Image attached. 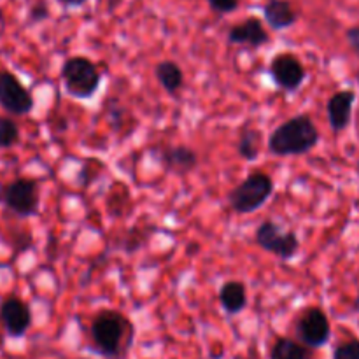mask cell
Masks as SVG:
<instances>
[{
	"label": "cell",
	"instance_id": "obj_21",
	"mask_svg": "<svg viewBox=\"0 0 359 359\" xmlns=\"http://www.w3.org/2000/svg\"><path fill=\"white\" fill-rule=\"evenodd\" d=\"M333 359H359V340H347L333 351Z\"/></svg>",
	"mask_w": 359,
	"mask_h": 359
},
{
	"label": "cell",
	"instance_id": "obj_7",
	"mask_svg": "<svg viewBox=\"0 0 359 359\" xmlns=\"http://www.w3.org/2000/svg\"><path fill=\"white\" fill-rule=\"evenodd\" d=\"M269 76L279 90L287 91V93H294L305 83L307 70H305L304 63L300 62L298 56H294L290 51H284L270 60Z\"/></svg>",
	"mask_w": 359,
	"mask_h": 359
},
{
	"label": "cell",
	"instance_id": "obj_30",
	"mask_svg": "<svg viewBox=\"0 0 359 359\" xmlns=\"http://www.w3.org/2000/svg\"><path fill=\"white\" fill-rule=\"evenodd\" d=\"M358 81H359V74H358Z\"/></svg>",
	"mask_w": 359,
	"mask_h": 359
},
{
	"label": "cell",
	"instance_id": "obj_1",
	"mask_svg": "<svg viewBox=\"0 0 359 359\" xmlns=\"http://www.w3.org/2000/svg\"><path fill=\"white\" fill-rule=\"evenodd\" d=\"M93 349L107 359H123L135 340V328L123 312L105 309L93 318L90 326Z\"/></svg>",
	"mask_w": 359,
	"mask_h": 359
},
{
	"label": "cell",
	"instance_id": "obj_28",
	"mask_svg": "<svg viewBox=\"0 0 359 359\" xmlns=\"http://www.w3.org/2000/svg\"><path fill=\"white\" fill-rule=\"evenodd\" d=\"M353 309H354V312H359V293H358L356 300H354V305H353Z\"/></svg>",
	"mask_w": 359,
	"mask_h": 359
},
{
	"label": "cell",
	"instance_id": "obj_25",
	"mask_svg": "<svg viewBox=\"0 0 359 359\" xmlns=\"http://www.w3.org/2000/svg\"><path fill=\"white\" fill-rule=\"evenodd\" d=\"M346 39L349 42L351 49L354 51V55L359 56V27H351L349 30L346 32Z\"/></svg>",
	"mask_w": 359,
	"mask_h": 359
},
{
	"label": "cell",
	"instance_id": "obj_2",
	"mask_svg": "<svg viewBox=\"0 0 359 359\" xmlns=\"http://www.w3.org/2000/svg\"><path fill=\"white\" fill-rule=\"evenodd\" d=\"M319 130L309 114H298L272 130L266 147L276 156H302L319 144Z\"/></svg>",
	"mask_w": 359,
	"mask_h": 359
},
{
	"label": "cell",
	"instance_id": "obj_12",
	"mask_svg": "<svg viewBox=\"0 0 359 359\" xmlns=\"http://www.w3.org/2000/svg\"><path fill=\"white\" fill-rule=\"evenodd\" d=\"M354 102H356V93L353 90H340L328 98L326 114H328L330 128L335 133L344 132L351 125Z\"/></svg>",
	"mask_w": 359,
	"mask_h": 359
},
{
	"label": "cell",
	"instance_id": "obj_13",
	"mask_svg": "<svg viewBox=\"0 0 359 359\" xmlns=\"http://www.w3.org/2000/svg\"><path fill=\"white\" fill-rule=\"evenodd\" d=\"M158 161L167 172L175 175H188L198 167V154L189 146H167L160 151Z\"/></svg>",
	"mask_w": 359,
	"mask_h": 359
},
{
	"label": "cell",
	"instance_id": "obj_23",
	"mask_svg": "<svg viewBox=\"0 0 359 359\" xmlns=\"http://www.w3.org/2000/svg\"><path fill=\"white\" fill-rule=\"evenodd\" d=\"M207 4L210 6V9L217 14H230L233 11L238 9V4L241 0H207Z\"/></svg>",
	"mask_w": 359,
	"mask_h": 359
},
{
	"label": "cell",
	"instance_id": "obj_10",
	"mask_svg": "<svg viewBox=\"0 0 359 359\" xmlns=\"http://www.w3.org/2000/svg\"><path fill=\"white\" fill-rule=\"evenodd\" d=\"M0 321L11 339H21L32 326L30 305L18 297H9L0 304Z\"/></svg>",
	"mask_w": 359,
	"mask_h": 359
},
{
	"label": "cell",
	"instance_id": "obj_8",
	"mask_svg": "<svg viewBox=\"0 0 359 359\" xmlns=\"http://www.w3.org/2000/svg\"><path fill=\"white\" fill-rule=\"evenodd\" d=\"M0 107L13 116H27L35 107L34 95L9 70H0Z\"/></svg>",
	"mask_w": 359,
	"mask_h": 359
},
{
	"label": "cell",
	"instance_id": "obj_9",
	"mask_svg": "<svg viewBox=\"0 0 359 359\" xmlns=\"http://www.w3.org/2000/svg\"><path fill=\"white\" fill-rule=\"evenodd\" d=\"M297 335L304 346L319 349L332 339V325L328 316L319 307H309L297 321Z\"/></svg>",
	"mask_w": 359,
	"mask_h": 359
},
{
	"label": "cell",
	"instance_id": "obj_29",
	"mask_svg": "<svg viewBox=\"0 0 359 359\" xmlns=\"http://www.w3.org/2000/svg\"><path fill=\"white\" fill-rule=\"evenodd\" d=\"M2 346H4V339H2V335H0V351H2Z\"/></svg>",
	"mask_w": 359,
	"mask_h": 359
},
{
	"label": "cell",
	"instance_id": "obj_24",
	"mask_svg": "<svg viewBox=\"0 0 359 359\" xmlns=\"http://www.w3.org/2000/svg\"><path fill=\"white\" fill-rule=\"evenodd\" d=\"M123 114H125V107H107V118L111 121L112 128L119 130V126L123 125Z\"/></svg>",
	"mask_w": 359,
	"mask_h": 359
},
{
	"label": "cell",
	"instance_id": "obj_22",
	"mask_svg": "<svg viewBox=\"0 0 359 359\" xmlns=\"http://www.w3.org/2000/svg\"><path fill=\"white\" fill-rule=\"evenodd\" d=\"M49 18V7L46 2H35L34 6L28 11V25H37L42 23Z\"/></svg>",
	"mask_w": 359,
	"mask_h": 359
},
{
	"label": "cell",
	"instance_id": "obj_17",
	"mask_svg": "<svg viewBox=\"0 0 359 359\" xmlns=\"http://www.w3.org/2000/svg\"><path fill=\"white\" fill-rule=\"evenodd\" d=\"M270 359H312V349L287 337H279L270 351Z\"/></svg>",
	"mask_w": 359,
	"mask_h": 359
},
{
	"label": "cell",
	"instance_id": "obj_14",
	"mask_svg": "<svg viewBox=\"0 0 359 359\" xmlns=\"http://www.w3.org/2000/svg\"><path fill=\"white\" fill-rule=\"evenodd\" d=\"M263 18L270 28L280 32L287 30L297 23L298 13L291 6L290 0H269L263 7Z\"/></svg>",
	"mask_w": 359,
	"mask_h": 359
},
{
	"label": "cell",
	"instance_id": "obj_6",
	"mask_svg": "<svg viewBox=\"0 0 359 359\" xmlns=\"http://www.w3.org/2000/svg\"><path fill=\"white\" fill-rule=\"evenodd\" d=\"M255 242L259 249L277 256L283 262H290L300 251V238H298L297 231H284L272 219H265L256 228Z\"/></svg>",
	"mask_w": 359,
	"mask_h": 359
},
{
	"label": "cell",
	"instance_id": "obj_11",
	"mask_svg": "<svg viewBox=\"0 0 359 359\" xmlns=\"http://www.w3.org/2000/svg\"><path fill=\"white\" fill-rule=\"evenodd\" d=\"M228 42L235 46H249L251 49H258L269 44L270 34L259 18L249 16L237 25H231L226 35Z\"/></svg>",
	"mask_w": 359,
	"mask_h": 359
},
{
	"label": "cell",
	"instance_id": "obj_27",
	"mask_svg": "<svg viewBox=\"0 0 359 359\" xmlns=\"http://www.w3.org/2000/svg\"><path fill=\"white\" fill-rule=\"evenodd\" d=\"M63 7H81L88 2V0H58Z\"/></svg>",
	"mask_w": 359,
	"mask_h": 359
},
{
	"label": "cell",
	"instance_id": "obj_16",
	"mask_svg": "<svg viewBox=\"0 0 359 359\" xmlns=\"http://www.w3.org/2000/svg\"><path fill=\"white\" fill-rule=\"evenodd\" d=\"M154 76H156V81L160 83V86L168 95H175L184 86V72H182V67L179 63L172 62V60H163V62L156 63V67H154Z\"/></svg>",
	"mask_w": 359,
	"mask_h": 359
},
{
	"label": "cell",
	"instance_id": "obj_26",
	"mask_svg": "<svg viewBox=\"0 0 359 359\" xmlns=\"http://www.w3.org/2000/svg\"><path fill=\"white\" fill-rule=\"evenodd\" d=\"M116 195L121 196V198H126V196H130V195H128V189H126V188H123L121 191H119V193H111V196H116ZM116 207H118V209H119V207H121V202H118V203H111V205H107V212H109V214H112V210H114Z\"/></svg>",
	"mask_w": 359,
	"mask_h": 359
},
{
	"label": "cell",
	"instance_id": "obj_3",
	"mask_svg": "<svg viewBox=\"0 0 359 359\" xmlns=\"http://www.w3.org/2000/svg\"><path fill=\"white\" fill-rule=\"evenodd\" d=\"M63 90L76 100H90L102 84L98 67L86 56H70L62 65Z\"/></svg>",
	"mask_w": 359,
	"mask_h": 359
},
{
	"label": "cell",
	"instance_id": "obj_19",
	"mask_svg": "<svg viewBox=\"0 0 359 359\" xmlns=\"http://www.w3.org/2000/svg\"><path fill=\"white\" fill-rule=\"evenodd\" d=\"M20 142V126L11 118H0V147L9 149Z\"/></svg>",
	"mask_w": 359,
	"mask_h": 359
},
{
	"label": "cell",
	"instance_id": "obj_20",
	"mask_svg": "<svg viewBox=\"0 0 359 359\" xmlns=\"http://www.w3.org/2000/svg\"><path fill=\"white\" fill-rule=\"evenodd\" d=\"M156 230L154 226L147 228V230H142L140 226H133L132 230L128 231V235H126L125 238V244H123V249H125L126 252H135L139 251L140 248H142L144 244L147 242V238L151 237V233Z\"/></svg>",
	"mask_w": 359,
	"mask_h": 359
},
{
	"label": "cell",
	"instance_id": "obj_4",
	"mask_svg": "<svg viewBox=\"0 0 359 359\" xmlns=\"http://www.w3.org/2000/svg\"><path fill=\"white\" fill-rule=\"evenodd\" d=\"M273 188V179L266 172H251L228 193V205L235 214H252L272 198Z\"/></svg>",
	"mask_w": 359,
	"mask_h": 359
},
{
	"label": "cell",
	"instance_id": "obj_15",
	"mask_svg": "<svg viewBox=\"0 0 359 359\" xmlns=\"http://www.w3.org/2000/svg\"><path fill=\"white\" fill-rule=\"evenodd\" d=\"M219 304L226 314H241L248 307V290L241 280H228L219 287Z\"/></svg>",
	"mask_w": 359,
	"mask_h": 359
},
{
	"label": "cell",
	"instance_id": "obj_5",
	"mask_svg": "<svg viewBox=\"0 0 359 359\" xmlns=\"http://www.w3.org/2000/svg\"><path fill=\"white\" fill-rule=\"evenodd\" d=\"M0 202L18 217H32L39 214V181L30 177H16L0 189Z\"/></svg>",
	"mask_w": 359,
	"mask_h": 359
},
{
	"label": "cell",
	"instance_id": "obj_18",
	"mask_svg": "<svg viewBox=\"0 0 359 359\" xmlns=\"http://www.w3.org/2000/svg\"><path fill=\"white\" fill-rule=\"evenodd\" d=\"M263 133L256 128H245L237 139V153L242 160L256 161L262 154Z\"/></svg>",
	"mask_w": 359,
	"mask_h": 359
}]
</instances>
